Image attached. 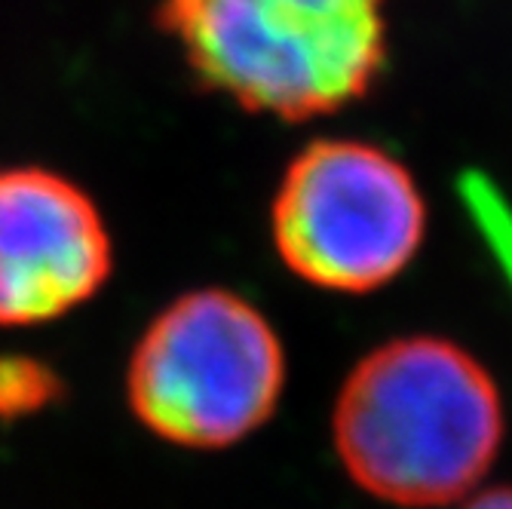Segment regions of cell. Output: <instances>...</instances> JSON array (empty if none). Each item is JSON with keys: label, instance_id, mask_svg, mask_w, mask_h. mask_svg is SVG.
Listing matches in <instances>:
<instances>
[{"label": "cell", "instance_id": "obj_5", "mask_svg": "<svg viewBox=\"0 0 512 509\" xmlns=\"http://www.w3.org/2000/svg\"><path fill=\"white\" fill-rule=\"evenodd\" d=\"M111 270L108 221L80 184L40 166H0V329L74 313Z\"/></svg>", "mask_w": 512, "mask_h": 509}, {"label": "cell", "instance_id": "obj_4", "mask_svg": "<svg viewBox=\"0 0 512 509\" xmlns=\"http://www.w3.org/2000/svg\"><path fill=\"white\" fill-rule=\"evenodd\" d=\"M273 249L313 289L365 295L390 286L427 237V200L384 148L322 138L283 172L270 206Z\"/></svg>", "mask_w": 512, "mask_h": 509}, {"label": "cell", "instance_id": "obj_7", "mask_svg": "<svg viewBox=\"0 0 512 509\" xmlns=\"http://www.w3.org/2000/svg\"><path fill=\"white\" fill-rule=\"evenodd\" d=\"M463 200H467L488 249L500 261L506 280L512 286V209L497 197V191H491V184L482 181L479 175L463 178Z\"/></svg>", "mask_w": 512, "mask_h": 509}, {"label": "cell", "instance_id": "obj_1", "mask_svg": "<svg viewBox=\"0 0 512 509\" xmlns=\"http://www.w3.org/2000/svg\"><path fill=\"white\" fill-rule=\"evenodd\" d=\"M503 433V399L488 368L433 335L393 338L359 359L332 414L347 476L371 497L408 509L473 494Z\"/></svg>", "mask_w": 512, "mask_h": 509}, {"label": "cell", "instance_id": "obj_2", "mask_svg": "<svg viewBox=\"0 0 512 509\" xmlns=\"http://www.w3.org/2000/svg\"><path fill=\"white\" fill-rule=\"evenodd\" d=\"M200 80L283 120L338 111L384 65L381 0H166Z\"/></svg>", "mask_w": 512, "mask_h": 509}, {"label": "cell", "instance_id": "obj_6", "mask_svg": "<svg viewBox=\"0 0 512 509\" xmlns=\"http://www.w3.org/2000/svg\"><path fill=\"white\" fill-rule=\"evenodd\" d=\"M62 396V381L50 362L28 353H0V421L40 414Z\"/></svg>", "mask_w": 512, "mask_h": 509}, {"label": "cell", "instance_id": "obj_3", "mask_svg": "<svg viewBox=\"0 0 512 509\" xmlns=\"http://www.w3.org/2000/svg\"><path fill=\"white\" fill-rule=\"evenodd\" d=\"M283 390V341L252 301L230 289H194L169 301L126 365L135 421L194 451H221L258 433Z\"/></svg>", "mask_w": 512, "mask_h": 509}, {"label": "cell", "instance_id": "obj_8", "mask_svg": "<svg viewBox=\"0 0 512 509\" xmlns=\"http://www.w3.org/2000/svg\"><path fill=\"white\" fill-rule=\"evenodd\" d=\"M460 509H512V485H500V488H488L473 494Z\"/></svg>", "mask_w": 512, "mask_h": 509}]
</instances>
